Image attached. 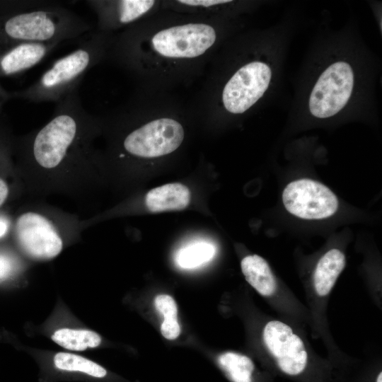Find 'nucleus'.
Returning <instances> with one entry per match:
<instances>
[{
  "label": "nucleus",
  "instance_id": "nucleus-1",
  "mask_svg": "<svg viewBox=\"0 0 382 382\" xmlns=\"http://www.w3.org/2000/svg\"><path fill=\"white\" fill-rule=\"evenodd\" d=\"M50 120L17 142L18 173L32 197L88 196L102 168L93 141L101 121L83 106L78 88L56 103Z\"/></svg>",
  "mask_w": 382,
  "mask_h": 382
},
{
  "label": "nucleus",
  "instance_id": "nucleus-2",
  "mask_svg": "<svg viewBox=\"0 0 382 382\" xmlns=\"http://www.w3.org/2000/svg\"><path fill=\"white\" fill-rule=\"evenodd\" d=\"M91 29L89 23L60 2L0 3V45L62 43Z\"/></svg>",
  "mask_w": 382,
  "mask_h": 382
},
{
  "label": "nucleus",
  "instance_id": "nucleus-3",
  "mask_svg": "<svg viewBox=\"0 0 382 382\" xmlns=\"http://www.w3.org/2000/svg\"><path fill=\"white\" fill-rule=\"evenodd\" d=\"M86 229L83 219L77 215L42 201L23 207L13 223L18 247L35 260L57 257L69 241Z\"/></svg>",
  "mask_w": 382,
  "mask_h": 382
},
{
  "label": "nucleus",
  "instance_id": "nucleus-4",
  "mask_svg": "<svg viewBox=\"0 0 382 382\" xmlns=\"http://www.w3.org/2000/svg\"><path fill=\"white\" fill-rule=\"evenodd\" d=\"M103 33H95L73 51L55 60L28 87L15 93L32 103L55 102L78 88L84 75L103 58L106 48Z\"/></svg>",
  "mask_w": 382,
  "mask_h": 382
},
{
  "label": "nucleus",
  "instance_id": "nucleus-5",
  "mask_svg": "<svg viewBox=\"0 0 382 382\" xmlns=\"http://www.w3.org/2000/svg\"><path fill=\"white\" fill-rule=\"evenodd\" d=\"M185 132L178 121L163 117L132 129L122 137L117 158H154L172 153L183 141Z\"/></svg>",
  "mask_w": 382,
  "mask_h": 382
},
{
  "label": "nucleus",
  "instance_id": "nucleus-6",
  "mask_svg": "<svg viewBox=\"0 0 382 382\" xmlns=\"http://www.w3.org/2000/svg\"><path fill=\"white\" fill-rule=\"evenodd\" d=\"M354 86V74L345 62L327 68L315 84L309 99L311 114L318 118L336 115L348 102Z\"/></svg>",
  "mask_w": 382,
  "mask_h": 382
},
{
  "label": "nucleus",
  "instance_id": "nucleus-7",
  "mask_svg": "<svg viewBox=\"0 0 382 382\" xmlns=\"http://www.w3.org/2000/svg\"><path fill=\"white\" fill-rule=\"evenodd\" d=\"M215 30L204 23H188L162 30L151 39L153 49L168 58H195L215 42Z\"/></svg>",
  "mask_w": 382,
  "mask_h": 382
},
{
  "label": "nucleus",
  "instance_id": "nucleus-8",
  "mask_svg": "<svg viewBox=\"0 0 382 382\" xmlns=\"http://www.w3.org/2000/svg\"><path fill=\"white\" fill-rule=\"evenodd\" d=\"M282 201L290 214L304 219H325L338 208V199L328 187L307 178L289 183L283 191Z\"/></svg>",
  "mask_w": 382,
  "mask_h": 382
},
{
  "label": "nucleus",
  "instance_id": "nucleus-9",
  "mask_svg": "<svg viewBox=\"0 0 382 382\" xmlns=\"http://www.w3.org/2000/svg\"><path fill=\"white\" fill-rule=\"evenodd\" d=\"M272 72L262 62H252L241 67L228 80L222 93L226 110L241 114L253 106L267 89Z\"/></svg>",
  "mask_w": 382,
  "mask_h": 382
},
{
  "label": "nucleus",
  "instance_id": "nucleus-10",
  "mask_svg": "<svg viewBox=\"0 0 382 382\" xmlns=\"http://www.w3.org/2000/svg\"><path fill=\"white\" fill-rule=\"evenodd\" d=\"M262 337L267 350L283 372L296 376L305 369L308 354L303 342L288 325L271 320L265 325Z\"/></svg>",
  "mask_w": 382,
  "mask_h": 382
},
{
  "label": "nucleus",
  "instance_id": "nucleus-11",
  "mask_svg": "<svg viewBox=\"0 0 382 382\" xmlns=\"http://www.w3.org/2000/svg\"><path fill=\"white\" fill-rule=\"evenodd\" d=\"M98 17L100 31L130 24L146 13L154 5L151 0L86 1Z\"/></svg>",
  "mask_w": 382,
  "mask_h": 382
},
{
  "label": "nucleus",
  "instance_id": "nucleus-12",
  "mask_svg": "<svg viewBox=\"0 0 382 382\" xmlns=\"http://www.w3.org/2000/svg\"><path fill=\"white\" fill-rule=\"evenodd\" d=\"M59 43H18L0 45V76L24 72L40 63Z\"/></svg>",
  "mask_w": 382,
  "mask_h": 382
},
{
  "label": "nucleus",
  "instance_id": "nucleus-13",
  "mask_svg": "<svg viewBox=\"0 0 382 382\" xmlns=\"http://www.w3.org/2000/svg\"><path fill=\"white\" fill-rule=\"evenodd\" d=\"M190 197L187 186L169 183L149 190L145 196V204L151 212L181 210L188 206Z\"/></svg>",
  "mask_w": 382,
  "mask_h": 382
},
{
  "label": "nucleus",
  "instance_id": "nucleus-14",
  "mask_svg": "<svg viewBox=\"0 0 382 382\" xmlns=\"http://www.w3.org/2000/svg\"><path fill=\"white\" fill-rule=\"evenodd\" d=\"M345 266V256L338 249L328 251L318 262L313 274V285L320 296H327Z\"/></svg>",
  "mask_w": 382,
  "mask_h": 382
},
{
  "label": "nucleus",
  "instance_id": "nucleus-15",
  "mask_svg": "<svg viewBox=\"0 0 382 382\" xmlns=\"http://www.w3.org/2000/svg\"><path fill=\"white\" fill-rule=\"evenodd\" d=\"M246 281L262 296H270L277 291V281L267 261L257 255L245 257L241 263Z\"/></svg>",
  "mask_w": 382,
  "mask_h": 382
},
{
  "label": "nucleus",
  "instance_id": "nucleus-16",
  "mask_svg": "<svg viewBox=\"0 0 382 382\" xmlns=\"http://www.w3.org/2000/svg\"><path fill=\"white\" fill-rule=\"evenodd\" d=\"M52 339L63 348L72 351L94 348L101 342V337L96 332L83 329H59L52 334Z\"/></svg>",
  "mask_w": 382,
  "mask_h": 382
},
{
  "label": "nucleus",
  "instance_id": "nucleus-17",
  "mask_svg": "<svg viewBox=\"0 0 382 382\" xmlns=\"http://www.w3.org/2000/svg\"><path fill=\"white\" fill-rule=\"evenodd\" d=\"M218 361L232 382H252L254 364L247 356L228 352L221 354Z\"/></svg>",
  "mask_w": 382,
  "mask_h": 382
},
{
  "label": "nucleus",
  "instance_id": "nucleus-18",
  "mask_svg": "<svg viewBox=\"0 0 382 382\" xmlns=\"http://www.w3.org/2000/svg\"><path fill=\"white\" fill-rule=\"evenodd\" d=\"M54 364L58 369L81 372L96 378H103L107 374L106 370L94 361L67 352L56 354L54 357Z\"/></svg>",
  "mask_w": 382,
  "mask_h": 382
},
{
  "label": "nucleus",
  "instance_id": "nucleus-19",
  "mask_svg": "<svg viewBox=\"0 0 382 382\" xmlns=\"http://www.w3.org/2000/svg\"><path fill=\"white\" fill-rule=\"evenodd\" d=\"M214 253L215 248L213 245L198 242L180 250L175 260L180 267L191 269L208 262L214 257Z\"/></svg>",
  "mask_w": 382,
  "mask_h": 382
},
{
  "label": "nucleus",
  "instance_id": "nucleus-20",
  "mask_svg": "<svg viewBox=\"0 0 382 382\" xmlns=\"http://www.w3.org/2000/svg\"><path fill=\"white\" fill-rule=\"evenodd\" d=\"M154 305L157 311L161 313L164 319H177V304L169 295L160 294L155 298Z\"/></svg>",
  "mask_w": 382,
  "mask_h": 382
},
{
  "label": "nucleus",
  "instance_id": "nucleus-21",
  "mask_svg": "<svg viewBox=\"0 0 382 382\" xmlns=\"http://www.w3.org/2000/svg\"><path fill=\"white\" fill-rule=\"evenodd\" d=\"M19 267L17 259L11 255L0 252V282L15 273Z\"/></svg>",
  "mask_w": 382,
  "mask_h": 382
},
{
  "label": "nucleus",
  "instance_id": "nucleus-22",
  "mask_svg": "<svg viewBox=\"0 0 382 382\" xmlns=\"http://www.w3.org/2000/svg\"><path fill=\"white\" fill-rule=\"evenodd\" d=\"M162 335L168 340H174L180 332V325L175 318L164 319L161 325Z\"/></svg>",
  "mask_w": 382,
  "mask_h": 382
},
{
  "label": "nucleus",
  "instance_id": "nucleus-23",
  "mask_svg": "<svg viewBox=\"0 0 382 382\" xmlns=\"http://www.w3.org/2000/svg\"><path fill=\"white\" fill-rule=\"evenodd\" d=\"M181 4H185L190 6H202L209 7L216 5L223 4L231 2L227 0H180L178 1Z\"/></svg>",
  "mask_w": 382,
  "mask_h": 382
},
{
  "label": "nucleus",
  "instance_id": "nucleus-24",
  "mask_svg": "<svg viewBox=\"0 0 382 382\" xmlns=\"http://www.w3.org/2000/svg\"><path fill=\"white\" fill-rule=\"evenodd\" d=\"M11 194L10 185L6 179L0 178V207L7 201Z\"/></svg>",
  "mask_w": 382,
  "mask_h": 382
},
{
  "label": "nucleus",
  "instance_id": "nucleus-25",
  "mask_svg": "<svg viewBox=\"0 0 382 382\" xmlns=\"http://www.w3.org/2000/svg\"><path fill=\"white\" fill-rule=\"evenodd\" d=\"M12 222L11 218L0 213V238L4 237L11 230Z\"/></svg>",
  "mask_w": 382,
  "mask_h": 382
},
{
  "label": "nucleus",
  "instance_id": "nucleus-26",
  "mask_svg": "<svg viewBox=\"0 0 382 382\" xmlns=\"http://www.w3.org/2000/svg\"><path fill=\"white\" fill-rule=\"evenodd\" d=\"M376 382H382V374L381 372L378 374Z\"/></svg>",
  "mask_w": 382,
  "mask_h": 382
},
{
  "label": "nucleus",
  "instance_id": "nucleus-27",
  "mask_svg": "<svg viewBox=\"0 0 382 382\" xmlns=\"http://www.w3.org/2000/svg\"><path fill=\"white\" fill-rule=\"evenodd\" d=\"M0 95H5V93L0 89Z\"/></svg>",
  "mask_w": 382,
  "mask_h": 382
}]
</instances>
